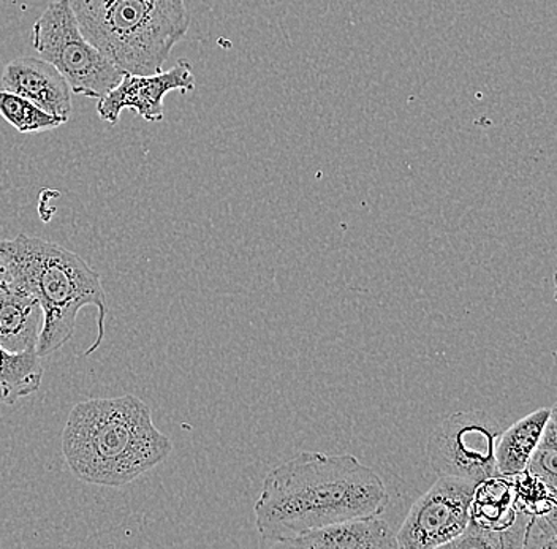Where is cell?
Wrapping results in <instances>:
<instances>
[{
	"mask_svg": "<svg viewBox=\"0 0 557 549\" xmlns=\"http://www.w3.org/2000/svg\"><path fill=\"white\" fill-rule=\"evenodd\" d=\"M33 48L78 96L100 99L125 72L104 58L79 29L69 0H52L33 26Z\"/></svg>",
	"mask_w": 557,
	"mask_h": 549,
	"instance_id": "5b68a950",
	"label": "cell"
},
{
	"mask_svg": "<svg viewBox=\"0 0 557 549\" xmlns=\"http://www.w3.org/2000/svg\"><path fill=\"white\" fill-rule=\"evenodd\" d=\"M503 433L499 420L485 410H465L442 420L426 444L428 461L438 477L483 483L496 477L494 450Z\"/></svg>",
	"mask_w": 557,
	"mask_h": 549,
	"instance_id": "8992f818",
	"label": "cell"
},
{
	"mask_svg": "<svg viewBox=\"0 0 557 549\" xmlns=\"http://www.w3.org/2000/svg\"><path fill=\"white\" fill-rule=\"evenodd\" d=\"M556 462H557V433H556V409L549 416L545 429L525 471L545 482L549 488L556 491Z\"/></svg>",
	"mask_w": 557,
	"mask_h": 549,
	"instance_id": "9a60e30c",
	"label": "cell"
},
{
	"mask_svg": "<svg viewBox=\"0 0 557 549\" xmlns=\"http://www.w3.org/2000/svg\"><path fill=\"white\" fill-rule=\"evenodd\" d=\"M0 259L7 267V283L40 302L44 329L35 349L38 357H50L72 339L78 312L86 305L97 309L99 333L85 357L97 352L103 342L108 301L94 267L72 250L24 233L0 241Z\"/></svg>",
	"mask_w": 557,
	"mask_h": 549,
	"instance_id": "3957f363",
	"label": "cell"
},
{
	"mask_svg": "<svg viewBox=\"0 0 557 549\" xmlns=\"http://www.w3.org/2000/svg\"><path fill=\"white\" fill-rule=\"evenodd\" d=\"M41 329L40 302L7 280L0 285V347L13 353L35 350Z\"/></svg>",
	"mask_w": 557,
	"mask_h": 549,
	"instance_id": "8fae6325",
	"label": "cell"
},
{
	"mask_svg": "<svg viewBox=\"0 0 557 549\" xmlns=\"http://www.w3.org/2000/svg\"><path fill=\"white\" fill-rule=\"evenodd\" d=\"M44 364L35 350L13 353L0 347V404L12 405L38 391Z\"/></svg>",
	"mask_w": 557,
	"mask_h": 549,
	"instance_id": "4fadbf2b",
	"label": "cell"
},
{
	"mask_svg": "<svg viewBox=\"0 0 557 549\" xmlns=\"http://www.w3.org/2000/svg\"><path fill=\"white\" fill-rule=\"evenodd\" d=\"M0 116L20 134H40L67 123V120L52 116L30 100L5 89H0Z\"/></svg>",
	"mask_w": 557,
	"mask_h": 549,
	"instance_id": "5bb4252c",
	"label": "cell"
},
{
	"mask_svg": "<svg viewBox=\"0 0 557 549\" xmlns=\"http://www.w3.org/2000/svg\"><path fill=\"white\" fill-rule=\"evenodd\" d=\"M83 36L120 71L134 75L162 72L186 38V0H69Z\"/></svg>",
	"mask_w": 557,
	"mask_h": 549,
	"instance_id": "277c9868",
	"label": "cell"
},
{
	"mask_svg": "<svg viewBox=\"0 0 557 549\" xmlns=\"http://www.w3.org/2000/svg\"><path fill=\"white\" fill-rule=\"evenodd\" d=\"M7 280V267L3 265L2 259H0V285Z\"/></svg>",
	"mask_w": 557,
	"mask_h": 549,
	"instance_id": "2e32d148",
	"label": "cell"
},
{
	"mask_svg": "<svg viewBox=\"0 0 557 549\" xmlns=\"http://www.w3.org/2000/svg\"><path fill=\"white\" fill-rule=\"evenodd\" d=\"M555 409L553 405L534 410L500 433L494 450L496 471L500 477H515L525 471Z\"/></svg>",
	"mask_w": 557,
	"mask_h": 549,
	"instance_id": "7c38bea8",
	"label": "cell"
},
{
	"mask_svg": "<svg viewBox=\"0 0 557 549\" xmlns=\"http://www.w3.org/2000/svg\"><path fill=\"white\" fill-rule=\"evenodd\" d=\"M172 450L151 410L134 395L79 402L62 431L65 461L89 485L121 488L162 464Z\"/></svg>",
	"mask_w": 557,
	"mask_h": 549,
	"instance_id": "7a4b0ae2",
	"label": "cell"
},
{
	"mask_svg": "<svg viewBox=\"0 0 557 549\" xmlns=\"http://www.w3.org/2000/svg\"><path fill=\"white\" fill-rule=\"evenodd\" d=\"M277 548L285 549H393L398 548L388 523L379 516L355 517L298 535Z\"/></svg>",
	"mask_w": 557,
	"mask_h": 549,
	"instance_id": "30bf717a",
	"label": "cell"
},
{
	"mask_svg": "<svg viewBox=\"0 0 557 549\" xmlns=\"http://www.w3.org/2000/svg\"><path fill=\"white\" fill-rule=\"evenodd\" d=\"M0 89L30 100L52 116L67 120L72 114V89L67 79L38 58H16L3 67Z\"/></svg>",
	"mask_w": 557,
	"mask_h": 549,
	"instance_id": "9c48e42d",
	"label": "cell"
},
{
	"mask_svg": "<svg viewBox=\"0 0 557 549\" xmlns=\"http://www.w3.org/2000/svg\"><path fill=\"white\" fill-rule=\"evenodd\" d=\"M194 72L189 62L180 61L166 72L152 75L124 73L120 83L97 102V114L108 124L120 123L122 111L132 110L148 123H162L163 100L173 90H195Z\"/></svg>",
	"mask_w": 557,
	"mask_h": 549,
	"instance_id": "ba28073f",
	"label": "cell"
},
{
	"mask_svg": "<svg viewBox=\"0 0 557 549\" xmlns=\"http://www.w3.org/2000/svg\"><path fill=\"white\" fill-rule=\"evenodd\" d=\"M476 486L465 478L438 477L410 507L395 534L398 548H445L456 540L468 527Z\"/></svg>",
	"mask_w": 557,
	"mask_h": 549,
	"instance_id": "52a82bcc",
	"label": "cell"
},
{
	"mask_svg": "<svg viewBox=\"0 0 557 549\" xmlns=\"http://www.w3.org/2000/svg\"><path fill=\"white\" fill-rule=\"evenodd\" d=\"M389 503L377 472L354 454L301 451L263 479L253 513L261 547L355 517L381 516Z\"/></svg>",
	"mask_w": 557,
	"mask_h": 549,
	"instance_id": "6da1fadb",
	"label": "cell"
}]
</instances>
